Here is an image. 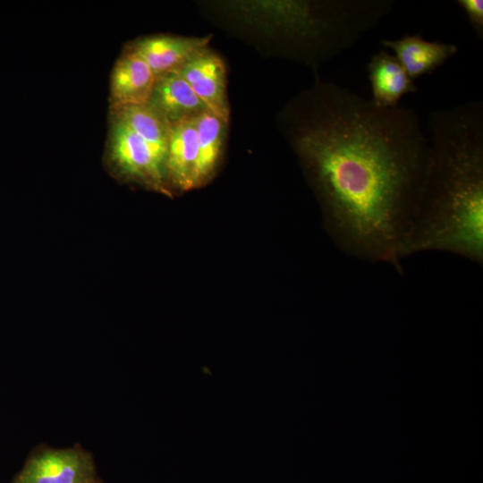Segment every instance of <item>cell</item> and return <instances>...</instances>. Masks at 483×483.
Wrapping results in <instances>:
<instances>
[{"label": "cell", "instance_id": "cell-5", "mask_svg": "<svg viewBox=\"0 0 483 483\" xmlns=\"http://www.w3.org/2000/svg\"><path fill=\"white\" fill-rule=\"evenodd\" d=\"M175 71L208 110L229 121L226 69L219 55L204 47Z\"/></svg>", "mask_w": 483, "mask_h": 483}, {"label": "cell", "instance_id": "cell-9", "mask_svg": "<svg viewBox=\"0 0 483 483\" xmlns=\"http://www.w3.org/2000/svg\"><path fill=\"white\" fill-rule=\"evenodd\" d=\"M383 47L389 48L408 75L416 79L433 72L458 53L452 43L426 40L421 33L406 35L396 39H381Z\"/></svg>", "mask_w": 483, "mask_h": 483}, {"label": "cell", "instance_id": "cell-2", "mask_svg": "<svg viewBox=\"0 0 483 483\" xmlns=\"http://www.w3.org/2000/svg\"><path fill=\"white\" fill-rule=\"evenodd\" d=\"M424 177L402 238L399 261L442 251L483 263V102L432 112Z\"/></svg>", "mask_w": 483, "mask_h": 483}, {"label": "cell", "instance_id": "cell-15", "mask_svg": "<svg viewBox=\"0 0 483 483\" xmlns=\"http://www.w3.org/2000/svg\"><path fill=\"white\" fill-rule=\"evenodd\" d=\"M85 483H102L98 479H95L91 481H89V482H85Z\"/></svg>", "mask_w": 483, "mask_h": 483}, {"label": "cell", "instance_id": "cell-4", "mask_svg": "<svg viewBox=\"0 0 483 483\" xmlns=\"http://www.w3.org/2000/svg\"><path fill=\"white\" fill-rule=\"evenodd\" d=\"M97 479L92 456L72 447L45 449L32 455L14 483H85Z\"/></svg>", "mask_w": 483, "mask_h": 483}, {"label": "cell", "instance_id": "cell-6", "mask_svg": "<svg viewBox=\"0 0 483 483\" xmlns=\"http://www.w3.org/2000/svg\"><path fill=\"white\" fill-rule=\"evenodd\" d=\"M199 140L195 117L170 125L165 174L166 184L182 191L199 186Z\"/></svg>", "mask_w": 483, "mask_h": 483}, {"label": "cell", "instance_id": "cell-14", "mask_svg": "<svg viewBox=\"0 0 483 483\" xmlns=\"http://www.w3.org/2000/svg\"><path fill=\"white\" fill-rule=\"evenodd\" d=\"M457 3L465 12L477 37L483 39V1L458 0Z\"/></svg>", "mask_w": 483, "mask_h": 483}, {"label": "cell", "instance_id": "cell-10", "mask_svg": "<svg viewBox=\"0 0 483 483\" xmlns=\"http://www.w3.org/2000/svg\"><path fill=\"white\" fill-rule=\"evenodd\" d=\"M146 104L169 126L208 110L176 71L156 77Z\"/></svg>", "mask_w": 483, "mask_h": 483}, {"label": "cell", "instance_id": "cell-3", "mask_svg": "<svg viewBox=\"0 0 483 483\" xmlns=\"http://www.w3.org/2000/svg\"><path fill=\"white\" fill-rule=\"evenodd\" d=\"M104 165L117 180L169 194L164 161L131 129L111 117Z\"/></svg>", "mask_w": 483, "mask_h": 483}, {"label": "cell", "instance_id": "cell-12", "mask_svg": "<svg viewBox=\"0 0 483 483\" xmlns=\"http://www.w3.org/2000/svg\"><path fill=\"white\" fill-rule=\"evenodd\" d=\"M109 117L131 129L165 163L170 126L147 104L109 106Z\"/></svg>", "mask_w": 483, "mask_h": 483}, {"label": "cell", "instance_id": "cell-13", "mask_svg": "<svg viewBox=\"0 0 483 483\" xmlns=\"http://www.w3.org/2000/svg\"><path fill=\"white\" fill-rule=\"evenodd\" d=\"M199 140V183H206L214 174L221 160L228 122L210 110L195 116Z\"/></svg>", "mask_w": 483, "mask_h": 483}, {"label": "cell", "instance_id": "cell-11", "mask_svg": "<svg viewBox=\"0 0 483 483\" xmlns=\"http://www.w3.org/2000/svg\"><path fill=\"white\" fill-rule=\"evenodd\" d=\"M367 70L371 87L370 100L379 107L399 106L403 96L418 90L415 80L396 57L386 49L371 56Z\"/></svg>", "mask_w": 483, "mask_h": 483}, {"label": "cell", "instance_id": "cell-1", "mask_svg": "<svg viewBox=\"0 0 483 483\" xmlns=\"http://www.w3.org/2000/svg\"><path fill=\"white\" fill-rule=\"evenodd\" d=\"M285 118L338 246L362 260L398 265L429 152L416 112L379 107L347 88L318 82Z\"/></svg>", "mask_w": 483, "mask_h": 483}, {"label": "cell", "instance_id": "cell-8", "mask_svg": "<svg viewBox=\"0 0 483 483\" xmlns=\"http://www.w3.org/2000/svg\"><path fill=\"white\" fill-rule=\"evenodd\" d=\"M155 80L148 64L125 47L110 74L109 106L146 104Z\"/></svg>", "mask_w": 483, "mask_h": 483}, {"label": "cell", "instance_id": "cell-7", "mask_svg": "<svg viewBox=\"0 0 483 483\" xmlns=\"http://www.w3.org/2000/svg\"><path fill=\"white\" fill-rule=\"evenodd\" d=\"M212 35L197 38L157 34L133 39L126 47L139 55L157 77L180 68L208 47Z\"/></svg>", "mask_w": 483, "mask_h": 483}]
</instances>
